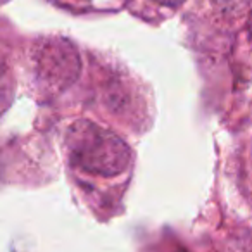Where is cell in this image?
<instances>
[{
	"mask_svg": "<svg viewBox=\"0 0 252 252\" xmlns=\"http://www.w3.org/2000/svg\"><path fill=\"white\" fill-rule=\"evenodd\" d=\"M35 76L42 88L61 92L80 74V56L71 42L64 38H47L38 43L33 54Z\"/></svg>",
	"mask_w": 252,
	"mask_h": 252,
	"instance_id": "cell-2",
	"label": "cell"
},
{
	"mask_svg": "<svg viewBox=\"0 0 252 252\" xmlns=\"http://www.w3.org/2000/svg\"><path fill=\"white\" fill-rule=\"evenodd\" d=\"M67 156L73 166L102 178H114L130 168L131 149L121 137L88 119H78L66 133Z\"/></svg>",
	"mask_w": 252,
	"mask_h": 252,
	"instance_id": "cell-1",
	"label": "cell"
},
{
	"mask_svg": "<svg viewBox=\"0 0 252 252\" xmlns=\"http://www.w3.org/2000/svg\"><path fill=\"white\" fill-rule=\"evenodd\" d=\"M247 35H249V40H251V43H252V16H251V19H249V25H247Z\"/></svg>",
	"mask_w": 252,
	"mask_h": 252,
	"instance_id": "cell-5",
	"label": "cell"
},
{
	"mask_svg": "<svg viewBox=\"0 0 252 252\" xmlns=\"http://www.w3.org/2000/svg\"><path fill=\"white\" fill-rule=\"evenodd\" d=\"M213 5L224 16H240L252 5V0H213Z\"/></svg>",
	"mask_w": 252,
	"mask_h": 252,
	"instance_id": "cell-3",
	"label": "cell"
},
{
	"mask_svg": "<svg viewBox=\"0 0 252 252\" xmlns=\"http://www.w3.org/2000/svg\"><path fill=\"white\" fill-rule=\"evenodd\" d=\"M154 2H158V4L161 5H166V7H180V5L185 2V0H154Z\"/></svg>",
	"mask_w": 252,
	"mask_h": 252,
	"instance_id": "cell-4",
	"label": "cell"
}]
</instances>
